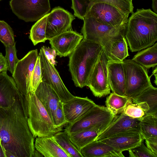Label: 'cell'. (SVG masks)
Segmentation results:
<instances>
[{
  "mask_svg": "<svg viewBox=\"0 0 157 157\" xmlns=\"http://www.w3.org/2000/svg\"><path fill=\"white\" fill-rule=\"evenodd\" d=\"M27 118L24 96L21 93L11 106L0 107V136L6 157H33L35 138Z\"/></svg>",
  "mask_w": 157,
  "mask_h": 157,
  "instance_id": "6da1fadb",
  "label": "cell"
},
{
  "mask_svg": "<svg viewBox=\"0 0 157 157\" xmlns=\"http://www.w3.org/2000/svg\"><path fill=\"white\" fill-rule=\"evenodd\" d=\"M125 37L130 51H139L157 40V14L151 9H137L128 18Z\"/></svg>",
  "mask_w": 157,
  "mask_h": 157,
  "instance_id": "7a4b0ae2",
  "label": "cell"
},
{
  "mask_svg": "<svg viewBox=\"0 0 157 157\" xmlns=\"http://www.w3.org/2000/svg\"><path fill=\"white\" fill-rule=\"evenodd\" d=\"M103 48L99 44L83 39L69 55V71L76 87L82 88L87 86L90 75Z\"/></svg>",
  "mask_w": 157,
  "mask_h": 157,
  "instance_id": "3957f363",
  "label": "cell"
},
{
  "mask_svg": "<svg viewBox=\"0 0 157 157\" xmlns=\"http://www.w3.org/2000/svg\"><path fill=\"white\" fill-rule=\"evenodd\" d=\"M30 130L35 138L53 136L63 130L55 126L49 115L35 93L24 96Z\"/></svg>",
  "mask_w": 157,
  "mask_h": 157,
  "instance_id": "277c9868",
  "label": "cell"
},
{
  "mask_svg": "<svg viewBox=\"0 0 157 157\" xmlns=\"http://www.w3.org/2000/svg\"><path fill=\"white\" fill-rule=\"evenodd\" d=\"M81 30L83 39L101 45L105 51L115 40L125 37L127 21L115 26L99 22L86 15Z\"/></svg>",
  "mask_w": 157,
  "mask_h": 157,
  "instance_id": "5b68a950",
  "label": "cell"
},
{
  "mask_svg": "<svg viewBox=\"0 0 157 157\" xmlns=\"http://www.w3.org/2000/svg\"><path fill=\"white\" fill-rule=\"evenodd\" d=\"M125 78V95L131 99L152 86L147 69L132 59L124 61Z\"/></svg>",
  "mask_w": 157,
  "mask_h": 157,
  "instance_id": "8992f818",
  "label": "cell"
},
{
  "mask_svg": "<svg viewBox=\"0 0 157 157\" xmlns=\"http://www.w3.org/2000/svg\"><path fill=\"white\" fill-rule=\"evenodd\" d=\"M115 116L106 107L96 104L78 119L68 124L65 129L70 134L96 125L105 129Z\"/></svg>",
  "mask_w": 157,
  "mask_h": 157,
  "instance_id": "52a82bcc",
  "label": "cell"
},
{
  "mask_svg": "<svg viewBox=\"0 0 157 157\" xmlns=\"http://www.w3.org/2000/svg\"><path fill=\"white\" fill-rule=\"evenodd\" d=\"M9 4L13 13L26 22L37 21L51 10L50 0H10Z\"/></svg>",
  "mask_w": 157,
  "mask_h": 157,
  "instance_id": "ba28073f",
  "label": "cell"
},
{
  "mask_svg": "<svg viewBox=\"0 0 157 157\" xmlns=\"http://www.w3.org/2000/svg\"><path fill=\"white\" fill-rule=\"evenodd\" d=\"M108 60L103 48L88 80L87 86L97 97L101 98L110 93L107 68Z\"/></svg>",
  "mask_w": 157,
  "mask_h": 157,
  "instance_id": "9c48e42d",
  "label": "cell"
},
{
  "mask_svg": "<svg viewBox=\"0 0 157 157\" xmlns=\"http://www.w3.org/2000/svg\"><path fill=\"white\" fill-rule=\"evenodd\" d=\"M38 55L41 69L42 81L53 89L63 102L73 98L75 96L66 88L55 66L48 61L41 48Z\"/></svg>",
  "mask_w": 157,
  "mask_h": 157,
  "instance_id": "30bf717a",
  "label": "cell"
},
{
  "mask_svg": "<svg viewBox=\"0 0 157 157\" xmlns=\"http://www.w3.org/2000/svg\"><path fill=\"white\" fill-rule=\"evenodd\" d=\"M38 55L37 49L29 52L17 62L12 74L18 90L24 96L29 92L31 76Z\"/></svg>",
  "mask_w": 157,
  "mask_h": 157,
  "instance_id": "8fae6325",
  "label": "cell"
},
{
  "mask_svg": "<svg viewBox=\"0 0 157 157\" xmlns=\"http://www.w3.org/2000/svg\"><path fill=\"white\" fill-rule=\"evenodd\" d=\"M86 15L92 16L99 22L113 26L127 21L129 16L122 13L113 6L101 2L92 4Z\"/></svg>",
  "mask_w": 157,
  "mask_h": 157,
  "instance_id": "7c38bea8",
  "label": "cell"
},
{
  "mask_svg": "<svg viewBox=\"0 0 157 157\" xmlns=\"http://www.w3.org/2000/svg\"><path fill=\"white\" fill-rule=\"evenodd\" d=\"M74 15L60 6L53 8L48 14L46 31V40L71 30Z\"/></svg>",
  "mask_w": 157,
  "mask_h": 157,
  "instance_id": "4fadbf2b",
  "label": "cell"
},
{
  "mask_svg": "<svg viewBox=\"0 0 157 157\" xmlns=\"http://www.w3.org/2000/svg\"><path fill=\"white\" fill-rule=\"evenodd\" d=\"M83 38L82 35L70 30L56 35L49 40L57 55L61 57L69 56Z\"/></svg>",
  "mask_w": 157,
  "mask_h": 157,
  "instance_id": "5bb4252c",
  "label": "cell"
},
{
  "mask_svg": "<svg viewBox=\"0 0 157 157\" xmlns=\"http://www.w3.org/2000/svg\"><path fill=\"white\" fill-rule=\"evenodd\" d=\"M71 8L74 15L83 20L90 6L97 2H104L112 5L125 15L133 12L132 2L129 0H71Z\"/></svg>",
  "mask_w": 157,
  "mask_h": 157,
  "instance_id": "9a60e30c",
  "label": "cell"
},
{
  "mask_svg": "<svg viewBox=\"0 0 157 157\" xmlns=\"http://www.w3.org/2000/svg\"><path fill=\"white\" fill-rule=\"evenodd\" d=\"M140 120L126 115L123 112L115 116L109 125L97 137V140H101L113 135L127 131L140 132L139 124Z\"/></svg>",
  "mask_w": 157,
  "mask_h": 157,
  "instance_id": "2e32d148",
  "label": "cell"
},
{
  "mask_svg": "<svg viewBox=\"0 0 157 157\" xmlns=\"http://www.w3.org/2000/svg\"><path fill=\"white\" fill-rule=\"evenodd\" d=\"M96 104L88 97L74 96L63 102V109L66 120L71 123L83 116Z\"/></svg>",
  "mask_w": 157,
  "mask_h": 157,
  "instance_id": "e0dca14e",
  "label": "cell"
},
{
  "mask_svg": "<svg viewBox=\"0 0 157 157\" xmlns=\"http://www.w3.org/2000/svg\"><path fill=\"white\" fill-rule=\"evenodd\" d=\"M144 140L140 132L127 131L118 133L100 140L122 152L140 144Z\"/></svg>",
  "mask_w": 157,
  "mask_h": 157,
  "instance_id": "ac0fdd59",
  "label": "cell"
},
{
  "mask_svg": "<svg viewBox=\"0 0 157 157\" xmlns=\"http://www.w3.org/2000/svg\"><path fill=\"white\" fill-rule=\"evenodd\" d=\"M108 77L111 90L121 96H125V78L124 61L108 60Z\"/></svg>",
  "mask_w": 157,
  "mask_h": 157,
  "instance_id": "d6986e66",
  "label": "cell"
},
{
  "mask_svg": "<svg viewBox=\"0 0 157 157\" xmlns=\"http://www.w3.org/2000/svg\"><path fill=\"white\" fill-rule=\"evenodd\" d=\"M34 93L46 110L54 124L56 112L61 101L58 95L50 86L43 81L40 83Z\"/></svg>",
  "mask_w": 157,
  "mask_h": 157,
  "instance_id": "ffe728a7",
  "label": "cell"
},
{
  "mask_svg": "<svg viewBox=\"0 0 157 157\" xmlns=\"http://www.w3.org/2000/svg\"><path fill=\"white\" fill-rule=\"evenodd\" d=\"M7 71L0 72V107L3 108L11 106L20 93L13 78Z\"/></svg>",
  "mask_w": 157,
  "mask_h": 157,
  "instance_id": "44dd1931",
  "label": "cell"
},
{
  "mask_svg": "<svg viewBox=\"0 0 157 157\" xmlns=\"http://www.w3.org/2000/svg\"><path fill=\"white\" fill-rule=\"evenodd\" d=\"M83 157H124L122 152L100 140H96L82 148Z\"/></svg>",
  "mask_w": 157,
  "mask_h": 157,
  "instance_id": "7402d4cb",
  "label": "cell"
},
{
  "mask_svg": "<svg viewBox=\"0 0 157 157\" xmlns=\"http://www.w3.org/2000/svg\"><path fill=\"white\" fill-rule=\"evenodd\" d=\"M35 149L45 157H71L58 145L53 137L36 138Z\"/></svg>",
  "mask_w": 157,
  "mask_h": 157,
  "instance_id": "603a6c76",
  "label": "cell"
},
{
  "mask_svg": "<svg viewBox=\"0 0 157 157\" xmlns=\"http://www.w3.org/2000/svg\"><path fill=\"white\" fill-rule=\"evenodd\" d=\"M105 129L94 126L69 134L71 142L80 151L84 146L94 141Z\"/></svg>",
  "mask_w": 157,
  "mask_h": 157,
  "instance_id": "cb8c5ba5",
  "label": "cell"
},
{
  "mask_svg": "<svg viewBox=\"0 0 157 157\" xmlns=\"http://www.w3.org/2000/svg\"><path fill=\"white\" fill-rule=\"evenodd\" d=\"M104 51L108 60L122 62L129 56L128 44L125 37L114 41Z\"/></svg>",
  "mask_w": 157,
  "mask_h": 157,
  "instance_id": "d4e9b609",
  "label": "cell"
},
{
  "mask_svg": "<svg viewBox=\"0 0 157 157\" xmlns=\"http://www.w3.org/2000/svg\"><path fill=\"white\" fill-rule=\"evenodd\" d=\"M147 69L157 65V43L139 51L132 59Z\"/></svg>",
  "mask_w": 157,
  "mask_h": 157,
  "instance_id": "484cf974",
  "label": "cell"
},
{
  "mask_svg": "<svg viewBox=\"0 0 157 157\" xmlns=\"http://www.w3.org/2000/svg\"><path fill=\"white\" fill-rule=\"evenodd\" d=\"M132 99L133 103L146 102L149 107L147 115L150 114L157 116V88L152 85Z\"/></svg>",
  "mask_w": 157,
  "mask_h": 157,
  "instance_id": "4316f807",
  "label": "cell"
},
{
  "mask_svg": "<svg viewBox=\"0 0 157 157\" xmlns=\"http://www.w3.org/2000/svg\"><path fill=\"white\" fill-rule=\"evenodd\" d=\"M131 102V98L113 92L106 98L105 105L109 111L113 115H116L122 113L127 105Z\"/></svg>",
  "mask_w": 157,
  "mask_h": 157,
  "instance_id": "83f0119b",
  "label": "cell"
},
{
  "mask_svg": "<svg viewBox=\"0 0 157 157\" xmlns=\"http://www.w3.org/2000/svg\"><path fill=\"white\" fill-rule=\"evenodd\" d=\"M53 137L59 146L71 157H83L71 142L69 134L65 129L57 133Z\"/></svg>",
  "mask_w": 157,
  "mask_h": 157,
  "instance_id": "f1b7e54d",
  "label": "cell"
},
{
  "mask_svg": "<svg viewBox=\"0 0 157 157\" xmlns=\"http://www.w3.org/2000/svg\"><path fill=\"white\" fill-rule=\"evenodd\" d=\"M140 132L144 140L157 137V116L147 115L140 121Z\"/></svg>",
  "mask_w": 157,
  "mask_h": 157,
  "instance_id": "f546056e",
  "label": "cell"
},
{
  "mask_svg": "<svg viewBox=\"0 0 157 157\" xmlns=\"http://www.w3.org/2000/svg\"><path fill=\"white\" fill-rule=\"evenodd\" d=\"M48 14L37 20L30 30L29 37L34 45L40 42H44L47 40L46 31Z\"/></svg>",
  "mask_w": 157,
  "mask_h": 157,
  "instance_id": "4dcf8cb0",
  "label": "cell"
},
{
  "mask_svg": "<svg viewBox=\"0 0 157 157\" xmlns=\"http://www.w3.org/2000/svg\"><path fill=\"white\" fill-rule=\"evenodd\" d=\"M149 109V106L146 102L137 103L131 102L127 105L122 112L126 116L141 120L147 115Z\"/></svg>",
  "mask_w": 157,
  "mask_h": 157,
  "instance_id": "1f68e13d",
  "label": "cell"
},
{
  "mask_svg": "<svg viewBox=\"0 0 157 157\" xmlns=\"http://www.w3.org/2000/svg\"><path fill=\"white\" fill-rule=\"evenodd\" d=\"M0 41L4 46H13L16 44L13 29L7 23L2 20H0Z\"/></svg>",
  "mask_w": 157,
  "mask_h": 157,
  "instance_id": "d6a6232c",
  "label": "cell"
},
{
  "mask_svg": "<svg viewBox=\"0 0 157 157\" xmlns=\"http://www.w3.org/2000/svg\"><path fill=\"white\" fill-rule=\"evenodd\" d=\"M42 81L41 69L40 58L38 55L31 76L29 93H34L37 87Z\"/></svg>",
  "mask_w": 157,
  "mask_h": 157,
  "instance_id": "836d02e7",
  "label": "cell"
},
{
  "mask_svg": "<svg viewBox=\"0 0 157 157\" xmlns=\"http://www.w3.org/2000/svg\"><path fill=\"white\" fill-rule=\"evenodd\" d=\"M6 54L5 56L8 65V70L12 74L16 64L19 61L17 56V50L15 44L13 46L5 45Z\"/></svg>",
  "mask_w": 157,
  "mask_h": 157,
  "instance_id": "e575fe53",
  "label": "cell"
},
{
  "mask_svg": "<svg viewBox=\"0 0 157 157\" xmlns=\"http://www.w3.org/2000/svg\"><path fill=\"white\" fill-rule=\"evenodd\" d=\"M142 142L140 144L128 150L130 157H157Z\"/></svg>",
  "mask_w": 157,
  "mask_h": 157,
  "instance_id": "d590c367",
  "label": "cell"
},
{
  "mask_svg": "<svg viewBox=\"0 0 157 157\" xmlns=\"http://www.w3.org/2000/svg\"><path fill=\"white\" fill-rule=\"evenodd\" d=\"M68 124L65 117L63 109V102L60 101L56 112L55 126L56 127L63 128Z\"/></svg>",
  "mask_w": 157,
  "mask_h": 157,
  "instance_id": "8d00e7d4",
  "label": "cell"
},
{
  "mask_svg": "<svg viewBox=\"0 0 157 157\" xmlns=\"http://www.w3.org/2000/svg\"><path fill=\"white\" fill-rule=\"evenodd\" d=\"M44 52L47 58L48 61L54 66L56 65L57 62L56 60V58L57 54L55 50L53 48H51L43 46L41 48Z\"/></svg>",
  "mask_w": 157,
  "mask_h": 157,
  "instance_id": "74e56055",
  "label": "cell"
},
{
  "mask_svg": "<svg viewBox=\"0 0 157 157\" xmlns=\"http://www.w3.org/2000/svg\"><path fill=\"white\" fill-rule=\"evenodd\" d=\"M145 140L147 147L157 155V137L149 138Z\"/></svg>",
  "mask_w": 157,
  "mask_h": 157,
  "instance_id": "f35d334b",
  "label": "cell"
},
{
  "mask_svg": "<svg viewBox=\"0 0 157 157\" xmlns=\"http://www.w3.org/2000/svg\"><path fill=\"white\" fill-rule=\"evenodd\" d=\"M8 65L5 56L0 52V72L8 70Z\"/></svg>",
  "mask_w": 157,
  "mask_h": 157,
  "instance_id": "ab89813d",
  "label": "cell"
},
{
  "mask_svg": "<svg viewBox=\"0 0 157 157\" xmlns=\"http://www.w3.org/2000/svg\"><path fill=\"white\" fill-rule=\"evenodd\" d=\"M0 157H6L5 149L3 145L0 144Z\"/></svg>",
  "mask_w": 157,
  "mask_h": 157,
  "instance_id": "60d3db41",
  "label": "cell"
},
{
  "mask_svg": "<svg viewBox=\"0 0 157 157\" xmlns=\"http://www.w3.org/2000/svg\"><path fill=\"white\" fill-rule=\"evenodd\" d=\"M152 7L154 12L157 13V0H152Z\"/></svg>",
  "mask_w": 157,
  "mask_h": 157,
  "instance_id": "b9f144b4",
  "label": "cell"
},
{
  "mask_svg": "<svg viewBox=\"0 0 157 157\" xmlns=\"http://www.w3.org/2000/svg\"><path fill=\"white\" fill-rule=\"evenodd\" d=\"M155 69L153 70L152 74L151 75L149 76L151 78V77L152 75H154L155 77V81L154 83H155V85H157V66H155Z\"/></svg>",
  "mask_w": 157,
  "mask_h": 157,
  "instance_id": "7bdbcfd3",
  "label": "cell"
},
{
  "mask_svg": "<svg viewBox=\"0 0 157 157\" xmlns=\"http://www.w3.org/2000/svg\"><path fill=\"white\" fill-rule=\"evenodd\" d=\"M44 156L40 152L38 151L35 149L33 157H43Z\"/></svg>",
  "mask_w": 157,
  "mask_h": 157,
  "instance_id": "ee69618b",
  "label": "cell"
},
{
  "mask_svg": "<svg viewBox=\"0 0 157 157\" xmlns=\"http://www.w3.org/2000/svg\"><path fill=\"white\" fill-rule=\"evenodd\" d=\"M0 144H2V140H1V138L0 136Z\"/></svg>",
  "mask_w": 157,
  "mask_h": 157,
  "instance_id": "f6af8a7d",
  "label": "cell"
},
{
  "mask_svg": "<svg viewBox=\"0 0 157 157\" xmlns=\"http://www.w3.org/2000/svg\"><path fill=\"white\" fill-rule=\"evenodd\" d=\"M129 0V1H131V2H132V0Z\"/></svg>",
  "mask_w": 157,
  "mask_h": 157,
  "instance_id": "bcb514c9",
  "label": "cell"
},
{
  "mask_svg": "<svg viewBox=\"0 0 157 157\" xmlns=\"http://www.w3.org/2000/svg\"><path fill=\"white\" fill-rule=\"evenodd\" d=\"M2 0H0V1H2Z\"/></svg>",
  "mask_w": 157,
  "mask_h": 157,
  "instance_id": "7dc6e473",
  "label": "cell"
}]
</instances>
